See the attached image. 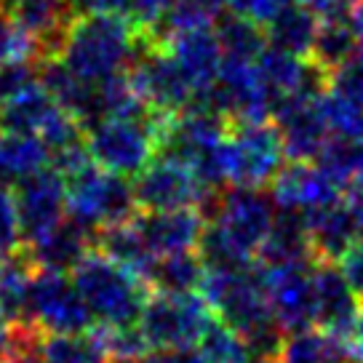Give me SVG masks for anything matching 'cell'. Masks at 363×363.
<instances>
[{"instance_id":"cell-1","label":"cell","mask_w":363,"mask_h":363,"mask_svg":"<svg viewBox=\"0 0 363 363\" xmlns=\"http://www.w3.org/2000/svg\"><path fill=\"white\" fill-rule=\"evenodd\" d=\"M139 38L142 33L123 13H86L75 19L59 59L80 78L104 83L128 69Z\"/></svg>"},{"instance_id":"cell-2","label":"cell","mask_w":363,"mask_h":363,"mask_svg":"<svg viewBox=\"0 0 363 363\" xmlns=\"http://www.w3.org/2000/svg\"><path fill=\"white\" fill-rule=\"evenodd\" d=\"M96 318V326H136L147 305V284L94 249L69 272Z\"/></svg>"},{"instance_id":"cell-3","label":"cell","mask_w":363,"mask_h":363,"mask_svg":"<svg viewBox=\"0 0 363 363\" xmlns=\"http://www.w3.org/2000/svg\"><path fill=\"white\" fill-rule=\"evenodd\" d=\"M171 115L150 113L145 118H104L86 128L91 158L104 171L121 177H139L158 158L163 125Z\"/></svg>"},{"instance_id":"cell-4","label":"cell","mask_w":363,"mask_h":363,"mask_svg":"<svg viewBox=\"0 0 363 363\" xmlns=\"http://www.w3.org/2000/svg\"><path fill=\"white\" fill-rule=\"evenodd\" d=\"M139 214L134 184L125 177L91 166L67 179V216L89 230L131 222Z\"/></svg>"},{"instance_id":"cell-5","label":"cell","mask_w":363,"mask_h":363,"mask_svg":"<svg viewBox=\"0 0 363 363\" xmlns=\"http://www.w3.org/2000/svg\"><path fill=\"white\" fill-rule=\"evenodd\" d=\"M284 158L286 150L281 134L267 121L233 125L222 145L227 184L233 187H267L284 169Z\"/></svg>"},{"instance_id":"cell-6","label":"cell","mask_w":363,"mask_h":363,"mask_svg":"<svg viewBox=\"0 0 363 363\" xmlns=\"http://www.w3.org/2000/svg\"><path fill=\"white\" fill-rule=\"evenodd\" d=\"M201 296L211 307V313L238 334H246L254 326L275 318L267 302L259 262L235 272H206Z\"/></svg>"},{"instance_id":"cell-7","label":"cell","mask_w":363,"mask_h":363,"mask_svg":"<svg viewBox=\"0 0 363 363\" xmlns=\"http://www.w3.org/2000/svg\"><path fill=\"white\" fill-rule=\"evenodd\" d=\"M27 320L45 334H86L96 329V318L67 272L35 270L27 286Z\"/></svg>"},{"instance_id":"cell-8","label":"cell","mask_w":363,"mask_h":363,"mask_svg":"<svg viewBox=\"0 0 363 363\" xmlns=\"http://www.w3.org/2000/svg\"><path fill=\"white\" fill-rule=\"evenodd\" d=\"M211 307L198 294H150L139 326L152 352L198 347L206 326L211 323Z\"/></svg>"},{"instance_id":"cell-9","label":"cell","mask_w":363,"mask_h":363,"mask_svg":"<svg viewBox=\"0 0 363 363\" xmlns=\"http://www.w3.org/2000/svg\"><path fill=\"white\" fill-rule=\"evenodd\" d=\"M125 75H128L136 94L158 113L177 115L182 110H187L195 99L190 83L182 75L179 65L174 62L169 48L152 43L145 33L139 38L136 54L125 69Z\"/></svg>"},{"instance_id":"cell-10","label":"cell","mask_w":363,"mask_h":363,"mask_svg":"<svg viewBox=\"0 0 363 363\" xmlns=\"http://www.w3.org/2000/svg\"><path fill=\"white\" fill-rule=\"evenodd\" d=\"M275 216L278 203L270 193L254 187H225L216 216L208 225L222 227L246 254L257 257L275 225Z\"/></svg>"},{"instance_id":"cell-11","label":"cell","mask_w":363,"mask_h":363,"mask_svg":"<svg viewBox=\"0 0 363 363\" xmlns=\"http://www.w3.org/2000/svg\"><path fill=\"white\" fill-rule=\"evenodd\" d=\"M206 187L195 171L177 158H158L134 179V195L139 211H177L198 208Z\"/></svg>"},{"instance_id":"cell-12","label":"cell","mask_w":363,"mask_h":363,"mask_svg":"<svg viewBox=\"0 0 363 363\" xmlns=\"http://www.w3.org/2000/svg\"><path fill=\"white\" fill-rule=\"evenodd\" d=\"M313 267L315 264H286V267L262 264L270 310L289 337L315 329Z\"/></svg>"},{"instance_id":"cell-13","label":"cell","mask_w":363,"mask_h":363,"mask_svg":"<svg viewBox=\"0 0 363 363\" xmlns=\"http://www.w3.org/2000/svg\"><path fill=\"white\" fill-rule=\"evenodd\" d=\"M13 193H16L24 246L40 240L67 219V182L51 166L22 179Z\"/></svg>"},{"instance_id":"cell-14","label":"cell","mask_w":363,"mask_h":363,"mask_svg":"<svg viewBox=\"0 0 363 363\" xmlns=\"http://www.w3.org/2000/svg\"><path fill=\"white\" fill-rule=\"evenodd\" d=\"M313 289H315V329L350 342L361 320L363 296L350 286L345 270L337 262H315Z\"/></svg>"},{"instance_id":"cell-15","label":"cell","mask_w":363,"mask_h":363,"mask_svg":"<svg viewBox=\"0 0 363 363\" xmlns=\"http://www.w3.org/2000/svg\"><path fill=\"white\" fill-rule=\"evenodd\" d=\"M9 13L33 40L40 65L62 57L69 30L78 19L72 0H11Z\"/></svg>"},{"instance_id":"cell-16","label":"cell","mask_w":363,"mask_h":363,"mask_svg":"<svg viewBox=\"0 0 363 363\" xmlns=\"http://www.w3.org/2000/svg\"><path fill=\"white\" fill-rule=\"evenodd\" d=\"M340 184L313 160H291L270 184L272 201L284 211L307 214L313 208L340 201Z\"/></svg>"},{"instance_id":"cell-17","label":"cell","mask_w":363,"mask_h":363,"mask_svg":"<svg viewBox=\"0 0 363 363\" xmlns=\"http://www.w3.org/2000/svg\"><path fill=\"white\" fill-rule=\"evenodd\" d=\"M318 99L294 96V99L281 102L272 113L289 160H315L323 145L329 142L331 131L318 107Z\"/></svg>"},{"instance_id":"cell-18","label":"cell","mask_w":363,"mask_h":363,"mask_svg":"<svg viewBox=\"0 0 363 363\" xmlns=\"http://www.w3.org/2000/svg\"><path fill=\"white\" fill-rule=\"evenodd\" d=\"M134 225L152 257L198 251L206 219L198 208H177V211H139Z\"/></svg>"},{"instance_id":"cell-19","label":"cell","mask_w":363,"mask_h":363,"mask_svg":"<svg viewBox=\"0 0 363 363\" xmlns=\"http://www.w3.org/2000/svg\"><path fill=\"white\" fill-rule=\"evenodd\" d=\"M166 48L179 65L182 75L187 78L195 96H203L206 91L214 89L219 69L225 62V51L216 38L214 27L193 30V33H179L166 40Z\"/></svg>"},{"instance_id":"cell-20","label":"cell","mask_w":363,"mask_h":363,"mask_svg":"<svg viewBox=\"0 0 363 363\" xmlns=\"http://www.w3.org/2000/svg\"><path fill=\"white\" fill-rule=\"evenodd\" d=\"M305 219L318 262H337L340 264L347 257V251L361 238L347 201H334L329 206L313 208L305 214Z\"/></svg>"},{"instance_id":"cell-21","label":"cell","mask_w":363,"mask_h":363,"mask_svg":"<svg viewBox=\"0 0 363 363\" xmlns=\"http://www.w3.org/2000/svg\"><path fill=\"white\" fill-rule=\"evenodd\" d=\"M94 230L78 225L75 219H65L59 227H54L48 235L24 246L30 259L38 270L54 272H72L80 262L94 251Z\"/></svg>"},{"instance_id":"cell-22","label":"cell","mask_w":363,"mask_h":363,"mask_svg":"<svg viewBox=\"0 0 363 363\" xmlns=\"http://www.w3.org/2000/svg\"><path fill=\"white\" fill-rule=\"evenodd\" d=\"M257 262L264 267H286V264H315L318 257L310 243L307 219L299 211L278 208L275 225L267 240L262 243Z\"/></svg>"},{"instance_id":"cell-23","label":"cell","mask_w":363,"mask_h":363,"mask_svg":"<svg viewBox=\"0 0 363 363\" xmlns=\"http://www.w3.org/2000/svg\"><path fill=\"white\" fill-rule=\"evenodd\" d=\"M62 107L57 99L38 83L33 89L0 102V134L40 136Z\"/></svg>"},{"instance_id":"cell-24","label":"cell","mask_w":363,"mask_h":363,"mask_svg":"<svg viewBox=\"0 0 363 363\" xmlns=\"http://www.w3.org/2000/svg\"><path fill=\"white\" fill-rule=\"evenodd\" d=\"M206 264L198 251H182L155 257L145 272V284L152 294H198L206 281Z\"/></svg>"},{"instance_id":"cell-25","label":"cell","mask_w":363,"mask_h":363,"mask_svg":"<svg viewBox=\"0 0 363 363\" xmlns=\"http://www.w3.org/2000/svg\"><path fill=\"white\" fill-rule=\"evenodd\" d=\"M51 166V152L40 136L0 134V184L11 187Z\"/></svg>"},{"instance_id":"cell-26","label":"cell","mask_w":363,"mask_h":363,"mask_svg":"<svg viewBox=\"0 0 363 363\" xmlns=\"http://www.w3.org/2000/svg\"><path fill=\"white\" fill-rule=\"evenodd\" d=\"M94 249L104 254L107 259H113L115 264H121L125 270L136 272L142 281H145V272H147L150 262L155 259L150 249L145 246V240L136 230L134 219L123 222V225H110L96 230L94 235Z\"/></svg>"},{"instance_id":"cell-27","label":"cell","mask_w":363,"mask_h":363,"mask_svg":"<svg viewBox=\"0 0 363 363\" xmlns=\"http://www.w3.org/2000/svg\"><path fill=\"white\" fill-rule=\"evenodd\" d=\"M318 27H320V19L307 6H291L264 27V35H267V45L310 59Z\"/></svg>"},{"instance_id":"cell-28","label":"cell","mask_w":363,"mask_h":363,"mask_svg":"<svg viewBox=\"0 0 363 363\" xmlns=\"http://www.w3.org/2000/svg\"><path fill=\"white\" fill-rule=\"evenodd\" d=\"M284 363H361L352 352V345L345 340H337L326 331L310 329L302 334H291L286 340V347L281 352Z\"/></svg>"},{"instance_id":"cell-29","label":"cell","mask_w":363,"mask_h":363,"mask_svg":"<svg viewBox=\"0 0 363 363\" xmlns=\"http://www.w3.org/2000/svg\"><path fill=\"white\" fill-rule=\"evenodd\" d=\"M214 33L222 43L225 57H240V59H259V54L267 48V35L264 27L249 22L240 13H227L219 16L214 24Z\"/></svg>"},{"instance_id":"cell-30","label":"cell","mask_w":363,"mask_h":363,"mask_svg":"<svg viewBox=\"0 0 363 363\" xmlns=\"http://www.w3.org/2000/svg\"><path fill=\"white\" fill-rule=\"evenodd\" d=\"M110 352L104 350L96 331L86 334H45L43 363H107Z\"/></svg>"},{"instance_id":"cell-31","label":"cell","mask_w":363,"mask_h":363,"mask_svg":"<svg viewBox=\"0 0 363 363\" xmlns=\"http://www.w3.org/2000/svg\"><path fill=\"white\" fill-rule=\"evenodd\" d=\"M198 257H201V262L206 264L208 272L246 270V267H251L257 262V257L246 254L222 227L216 225H206L201 243H198Z\"/></svg>"},{"instance_id":"cell-32","label":"cell","mask_w":363,"mask_h":363,"mask_svg":"<svg viewBox=\"0 0 363 363\" xmlns=\"http://www.w3.org/2000/svg\"><path fill=\"white\" fill-rule=\"evenodd\" d=\"M358 48H361V45H358V40H355V35H352L347 19L320 22L310 59H313L320 69L331 72V69L340 67L342 62H347Z\"/></svg>"},{"instance_id":"cell-33","label":"cell","mask_w":363,"mask_h":363,"mask_svg":"<svg viewBox=\"0 0 363 363\" xmlns=\"http://www.w3.org/2000/svg\"><path fill=\"white\" fill-rule=\"evenodd\" d=\"M363 155V142L342 139V136H329V142L323 145L315 163L329 174L340 187H352V182L358 177Z\"/></svg>"},{"instance_id":"cell-34","label":"cell","mask_w":363,"mask_h":363,"mask_svg":"<svg viewBox=\"0 0 363 363\" xmlns=\"http://www.w3.org/2000/svg\"><path fill=\"white\" fill-rule=\"evenodd\" d=\"M318 107L326 118L331 136H342V139H352V142H363V107L355 102H347L337 94H320Z\"/></svg>"},{"instance_id":"cell-35","label":"cell","mask_w":363,"mask_h":363,"mask_svg":"<svg viewBox=\"0 0 363 363\" xmlns=\"http://www.w3.org/2000/svg\"><path fill=\"white\" fill-rule=\"evenodd\" d=\"M198 350L208 355L214 363H246L249 352L235 329H230L219 318H211V323L206 326L203 337L198 342Z\"/></svg>"},{"instance_id":"cell-36","label":"cell","mask_w":363,"mask_h":363,"mask_svg":"<svg viewBox=\"0 0 363 363\" xmlns=\"http://www.w3.org/2000/svg\"><path fill=\"white\" fill-rule=\"evenodd\" d=\"M96 337L102 340L110 358H131V361H150L152 347L142 326H96Z\"/></svg>"},{"instance_id":"cell-37","label":"cell","mask_w":363,"mask_h":363,"mask_svg":"<svg viewBox=\"0 0 363 363\" xmlns=\"http://www.w3.org/2000/svg\"><path fill=\"white\" fill-rule=\"evenodd\" d=\"M347 102L363 107V48H358L347 62H342L337 69L329 72V89Z\"/></svg>"},{"instance_id":"cell-38","label":"cell","mask_w":363,"mask_h":363,"mask_svg":"<svg viewBox=\"0 0 363 363\" xmlns=\"http://www.w3.org/2000/svg\"><path fill=\"white\" fill-rule=\"evenodd\" d=\"M38 83H40V62L38 59H13V62L0 65V102L33 89Z\"/></svg>"},{"instance_id":"cell-39","label":"cell","mask_w":363,"mask_h":363,"mask_svg":"<svg viewBox=\"0 0 363 363\" xmlns=\"http://www.w3.org/2000/svg\"><path fill=\"white\" fill-rule=\"evenodd\" d=\"M24 246L22 222L16 208V193L0 184V254H13Z\"/></svg>"},{"instance_id":"cell-40","label":"cell","mask_w":363,"mask_h":363,"mask_svg":"<svg viewBox=\"0 0 363 363\" xmlns=\"http://www.w3.org/2000/svg\"><path fill=\"white\" fill-rule=\"evenodd\" d=\"M13 59H38V54L33 40L16 27L11 13L0 11V65Z\"/></svg>"},{"instance_id":"cell-41","label":"cell","mask_w":363,"mask_h":363,"mask_svg":"<svg viewBox=\"0 0 363 363\" xmlns=\"http://www.w3.org/2000/svg\"><path fill=\"white\" fill-rule=\"evenodd\" d=\"M299 3L302 0H233V11L259 27H267L275 16H281L286 9L299 6Z\"/></svg>"},{"instance_id":"cell-42","label":"cell","mask_w":363,"mask_h":363,"mask_svg":"<svg viewBox=\"0 0 363 363\" xmlns=\"http://www.w3.org/2000/svg\"><path fill=\"white\" fill-rule=\"evenodd\" d=\"M174 3L177 0H128L125 16L136 24L139 33H150L166 16V11H169Z\"/></svg>"},{"instance_id":"cell-43","label":"cell","mask_w":363,"mask_h":363,"mask_svg":"<svg viewBox=\"0 0 363 363\" xmlns=\"http://www.w3.org/2000/svg\"><path fill=\"white\" fill-rule=\"evenodd\" d=\"M302 6H307L320 22H337L347 19L352 0H302Z\"/></svg>"},{"instance_id":"cell-44","label":"cell","mask_w":363,"mask_h":363,"mask_svg":"<svg viewBox=\"0 0 363 363\" xmlns=\"http://www.w3.org/2000/svg\"><path fill=\"white\" fill-rule=\"evenodd\" d=\"M342 270H345L352 289L363 296V235L358 238V243L347 251V257L342 259Z\"/></svg>"},{"instance_id":"cell-45","label":"cell","mask_w":363,"mask_h":363,"mask_svg":"<svg viewBox=\"0 0 363 363\" xmlns=\"http://www.w3.org/2000/svg\"><path fill=\"white\" fill-rule=\"evenodd\" d=\"M150 363H214L208 355L198 350V347H184V350H163L152 352Z\"/></svg>"},{"instance_id":"cell-46","label":"cell","mask_w":363,"mask_h":363,"mask_svg":"<svg viewBox=\"0 0 363 363\" xmlns=\"http://www.w3.org/2000/svg\"><path fill=\"white\" fill-rule=\"evenodd\" d=\"M78 16L86 13H123L128 11V0H75L72 3Z\"/></svg>"},{"instance_id":"cell-47","label":"cell","mask_w":363,"mask_h":363,"mask_svg":"<svg viewBox=\"0 0 363 363\" xmlns=\"http://www.w3.org/2000/svg\"><path fill=\"white\" fill-rule=\"evenodd\" d=\"M347 24H350V30H352V35H355V40H358V45L363 48V0H352L350 13H347Z\"/></svg>"},{"instance_id":"cell-48","label":"cell","mask_w":363,"mask_h":363,"mask_svg":"<svg viewBox=\"0 0 363 363\" xmlns=\"http://www.w3.org/2000/svg\"><path fill=\"white\" fill-rule=\"evenodd\" d=\"M347 206H350L352 219H355V225H358V233L363 235V187H350Z\"/></svg>"},{"instance_id":"cell-49","label":"cell","mask_w":363,"mask_h":363,"mask_svg":"<svg viewBox=\"0 0 363 363\" xmlns=\"http://www.w3.org/2000/svg\"><path fill=\"white\" fill-rule=\"evenodd\" d=\"M352 352L358 355V361L363 363V307H361V320H358V329H355V337L350 340Z\"/></svg>"},{"instance_id":"cell-50","label":"cell","mask_w":363,"mask_h":363,"mask_svg":"<svg viewBox=\"0 0 363 363\" xmlns=\"http://www.w3.org/2000/svg\"><path fill=\"white\" fill-rule=\"evenodd\" d=\"M195 3H201L203 9H208L211 13H222V9H227V6H233V0H195Z\"/></svg>"},{"instance_id":"cell-51","label":"cell","mask_w":363,"mask_h":363,"mask_svg":"<svg viewBox=\"0 0 363 363\" xmlns=\"http://www.w3.org/2000/svg\"><path fill=\"white\" fill-rule=\"evenodd\" d=\"M9 259H11V254H0V278L6 275V267H9Z\"/></svg>"},{"instance_id":"cell-52","label":"cell","mask_w":363,"mask_h":363,"mask_svg":"<svg viewBox=\"0 0 363 363\" xmlns=\"http://www.w3.org/2000/svg\"><path fill=\"white\" fill-rule=\"evenodd\" d=\"M352 187H363V155H361V169H358V177L352 182Z\"/></svg>"},{"instance_id":"cell-53","label":"cell","mask_w":363,"mask_h":363,"mask_svg":"<svg viewBox=\"0 0 363 363\" xmlns=\"http://www.w3.org/2000/svg\"><path fill=\"white\" fill-rule=\"evenodd\" d=\"M107 363H150V361H131V358H110Z\"/></svg>"},{"instance_id":"cell-54","label":"cell","mask_w":363,"mask_h":363,"mask_svg":"<svg viewBox=\"0 0 363 363\" xmlns=\"http://www.w3.org/2000/svg\"><path fill=\"white\" fill-rule=\"evenodd\" d=\"M251 363H284V361H278V358H254Z\"/></svg>"},{"instance_id":"cell-55","label":"cell","mask_w":363,"mask_h":363,"mask_svg":"<svg viewBox=\"0 0 363 363\" xmlns=\"http://www.w3.org/2000/svg\"><path fill=\"white\" fill-rule=\"evenodd\" d=\"M72 3H75V0H72Z\"/></svg>"},{"instance_id":"cell-56","label":"cell","mask_w":363,"mask_h":363,"mask_svg":"<svg viewBox=\"0 0 363 363\" xmlns=\"http://www.w3.org/2000/svg\"><path fill=\"white\" fill-rule=\"evenodd\" d=\"M0 3H3V0H0Z\"/></svg>"}]
</instances>
